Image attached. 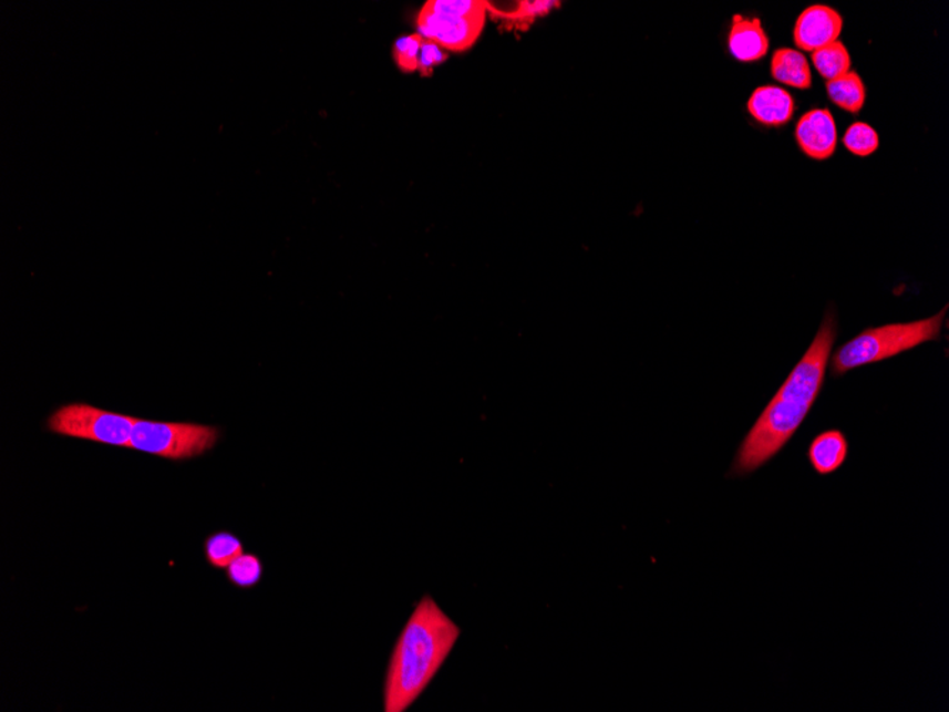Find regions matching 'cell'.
Masks as SVG:
<instances>
[{
  "instance_id": "cell-12",
  "label": "cell",
  "mask_w": 949,
  "mask_h": 712,
  "mask_svg": "<svg viewBox=\"0 0 949 712\" xmlns=\"http://www.w3.org/2000/svg\"><path fill=\"white\" fill-rule=\"evenodd\" d=\"M772 78L786 86L800 90L812 87V70L805 54L800 50L781 48L775 50L771 62Z\"/></svg>"
},
{
  "instance_id": "cell-6",
  "label": "cell",
  "mask_w": 949,
  "mask_h": 712,
  "mask_svg": "<svg viewBox=\"0 0 949 712\" xmlns=\"http://www.w3.org/2000/svg\"><path fill=\"white\" fill-rule=\"evenodd\" d=\"M135 420L94 405L70 403L50 414L47 429L62 437L130 448Z\"/></svg>"
},
{
  "instance_id": "cell-2",
  "label": "cell",
  "mask_w": 949,
  "mask_h": 712,
  "mask_svg": "<svg viewBox=\"0 0 949 712\" xmlns=\"http://www.w3.org/2000/svg\"><path fill=\"white\" fill-rule=\"evenodd\" d=\"M460 636V626L430 595L424 596L391 651L383 687L384 712H404L423 695Z\"/></svg>"
},
{
  "instance_id": "cell-1",
  "label": "cell",
  "mask_w": 949,
  "mask_h": 712,
  "mask_svg": "<svg viewBox=\"0 0 949 712\" xmlns=\"http://www.w3.org/2000/svg\"><path fill=\"white\" fill-rule=\"evenodd\" d=\"M837 329L835 310H827L807 352L742 440L728 474L730 478L756 473L795 437L825 385Z\"/></svg>"
},
{
  "instance_id": "cell-15",
  "label": "cell",
  "mask_w": 949,
  "mask_h": 712,
  "mask_svg": "<svg viewBox=\"0 0 949 712\" xmlns=\"http://www.w3.org/2000/svg\"><path fill=\"white\" fill-rule=\"evenodd\" d=\"M813 66L826 82L850 72L852 58L845 44L837 40L812 53Z\"/></svg>"
},
{
  "instance_id": "cell-3",
  "label": "cell",
  "mask_w": 949,
  "mask_h": 712,
  "mask_svg": "<svg viewBox=\"0 0 949 712\" xmlns=\"http://www.w3.org/2000/svg\"><path fill=\"white\" fill-rule=\"evenodd\" d=\"M947 312L948 305L931 318L863 330L831 355L832 378H843L863 365L896 358L924 343L940 342Z\"/></svg>"
},
{
  "instance_id": "cell-9",
  "label": "cell",
  "mask_w": 949,
  "mask_h": 712,
  "mask_svg": "<svg viewBox=\"0 0 949 712\" xmlns=\"http://www.w3.org/2000/svg\"><path fill=\"white\" fill-rule=\"evenodd\" d=\"M747 112L765 127H782L795 113V100L782 87H757L747 102Z\"/></svg>"
},
{
  "instance_id": "cell-5",
  "label": "cell",
  "mask_w": 949,
  "mask_h": 712,
  "mask_svg": "<svg viewBox=\"0 0 949 712\" xmlns=\"http://www.w3.org/2000/svg\"><path fill=\"white\" fill-rule=\"evenodd\" d=\"M219 438L220 430L213 425L137 419L130 448L177 463L209 453Z\"/></svg>"
},
{
  "instance_id": "cell-4",
  "label": "cell",
  "mask_w": 949,
  "mask_h": 712,
  "mask_svg": "<svg viewBox=\"0 0 949 712\" xmlns=\"http://www.w3.org/2000/svg\"><path fill=\"white\" fill-rule=\"evenodd\" d=\"M488 10L481 0H430L416 17V33L442 50L464 52L479 39Z\"/></svg>"
},
{
  "instance_id": "cell-17",
  "label": "cell",
  "mask_w": 949,
  "mask_h": 712,
  "mask_svg": "<svg viewBox=\"0 0 949 712\" xmlns=\"http://www.w3.org/2000/svg\"><path fill=\"white\" fill-rule=\"evenodd\" d=\"M843 144L848 152L857 155V157H868V155L877 152L880 138L871 125L857 122L847 128Z\"/></svg>"
},
{
  "instance_id": "cell-11",
  "label": "cell",
  "mask_w": 949,
  "mask_h": 712,
  "mask_svg": "<svg viewBox=\"0 0 949 712\" xmlns=\"http://www.w3.org/2000/svg\"><path fill=\"white\" fill-rule=\"evenodd\" d=\"M848 440L842 430L822 431L811 441L807 448V460L817 475L827 476L837 473L846 464Z\"/></svg>"
},
{
  "instance_id": "cell-10",
  "label": "cell",
  "mask_w": 949,
  "mask_h": 712,
  "mask_svg": "<svg viewBox=\"0 0 949 712\" xmlns=\"http://www.w3.org/2000/svg\"><path fill=\"white\" fill-rule=\"evenodd\" d=\"M732 56L743 63L757 62L770 52V38L762 28L760 18L745 19L735 14L728 38Z\"/></svg>"
},
{
  "instance_id": "cell-16",
  "label": "cell",
  "mask_w": 949,
  "mask_h": 712,
  "mask_svg": "<svg viewBox=\"0 0 949 712\" xmlns=\"http://www.w3.org/2000/svg\"><path fill=\"white\" fill-rule=\"evenodd\" d=\"M226 580L239 590L255 589L265 575V565L259 555L245 551L225 569Z\"/></svg>"
},
{
  "instance_id": "cell-20",
  "label": "cell",
  "mask_w": 949,
  "mask_h": 712,
  "mask_svg": "<svg viewBox=\"0 0 949 712\" xmlns=\"http://www.w3.org/2000/svg\"><path fill=\"white\" fill-rule=\"evenodd\" d=\"M446 59H448V53L445 50H442L439 44L424 39L423 47L420 50L419 73L423 74V76H431L434 69L444 63Z\"/></svg>"
},
{
  "instance_id": "cell-18",
  "label": "cell",
  "mask_w": 949,
  "mask_h": 712,
  "mask_svg": "<svg viewBox=\"0 0 949 712\" xmlns=\"http://www.w3.org/2000/svg\"><path fill=\"white\" fill-rule=\"evenodd\" d=\"M424 38L420 33L409 34L396 39L393 48L394 60L396 66L403 70L404 73L419 72L420 50L423 47Z\"/></svg>"
},
{
  "instance_id": "cell-7",
  "label": "cell",
  "mask_w": 949,
  "mask_h": 712,
  "mask_svg": "<svg viewBox=\"0 0 949 712\" xmlns=\"http://www.w3.org/2000/svg\"><path fill=\"white\" fill-rule=\"evenodd\" d=\"M842 30L843 18L836 9L826 4H812L797 18L793 39L797 48L813 53L827 44L837 42Z\"/></svg>"
},
{
  "instance_id": "cell-19",
  "label": "cell",
  "mask_w": 949,
  "mask_h": 712,
  "mask_svg": "<svg viewBox=\"0 0 949 712\" xmlns=\"http://www.w3.org/2000/svg\"><path fill=\"white\" fill-rule=\"evenodd\" d=\"M560 7V2H551V0H524L517 3L515 10L509 13H504V18L510 20L516 27H529L535 22L536 18L545 17L550 10Z\"/></svg>"
},
{
  "instance_id": "cell-8",
  "label": "cell",
  "mask_w": 949,
  "mask_h": 712,
  "mask_svg": "<svg viewBox=\"0 0 949 712\" xmlns=\"http://www.w3.org/2000/svg\"><path fill=\"white\" fill-rule=\"evenodd\" d=\"M796 142L807 157L817 162L831 158L837 147V127L831 110L815 109L802 115L796 125Z\"/></svg>"
},
{
  "instance_id": "cell-13",
  "label": "cell",
  "mask_w": 949,
  "mask_h": 712,
  "mask_svg": "<svg viewBox=\"0 0 949 712\" xmlns=\"http://www.w3.org/2000/svg\"><path fill=\"white\" fill-rule=\"evenodd\" d=\"M826 92L833 103L845 112L857 114L866 103V86L857 72H848L826 82Z\"/></svg>"
},
{
  "instance_id": "cell-14",
  "label": "cell",
  "mask_w": 949,
  "mask_h": 712,
  "mask_svg": "<svg viewBox=\"0 0 949 712\" xmlns=\"http://www.w3.org/2000/svg\"><path fill=\"white\" fill-rule=\"evenodd\" d=\"M243 554H245L243 539L229 530L210 534L204 541L205 561L215 570H225Z\"/></svg>"
}]
</instances>
